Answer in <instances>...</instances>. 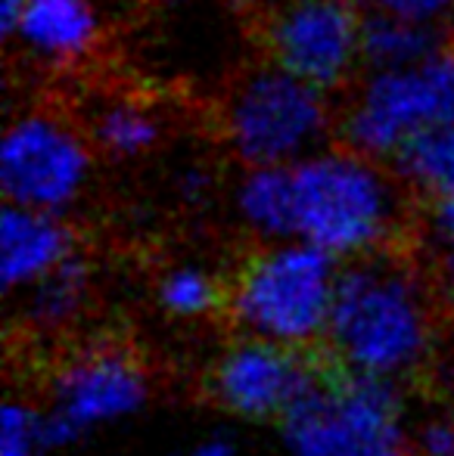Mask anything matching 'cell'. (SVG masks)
I'll return each mask as SVG.
<instances>
[{"label": "cell", "instance_id": "cell-1", "mask_svg": "<svg viewBox=\"0 0 454 456\" xmlns=\"http://www.w3.org/2000/svg\"><path fill=\"white\" fill-rule=\"evenodd\" d=\"M324 348L345 376L389 385L436 363V301L420 271L389 252L343 267Z\"/></svg>", "mask_w": 454, "mask_h": 456}, {"label": "cell", "instance_id": "cell-2", "mask_svg": "<svg viewBox=\"0 0 454 456\" xmlns=\"http://www.w3.org/2000/svg\"><path fill=\"white\" fill-rule=\"evenodd\" d=\"M293 240L327 252L336 261L386 255L405 227L399 181L380 159L351 146H324L290 165Z\"/></svg>", "mask_w": 454, "mask_h": 456}, {"label": "cell", "instance_id": "cell-3", "mask_svg": "<svg viewBox=\"0 0 454 456\" xmlns=\"http://www.w3.org/2000/svg\"><path fill=\"white\" fill-rule=\"evenodd\" d=\"M343 267L302 240L261 242L227 282V317L240 336L309 351L324 345Z\"/></svg>", "mask_w": 454, "mask_h": 456}, {"label": "cell", "instance_id": "cell-4", "mask_svg": "<svg viewBox=\"0 0 454 456\" xmlns=\"http://www.w3.org/2000/svg\"><path fill=\"white\" fill-rule=\"evenodd\" d=\"M153 376L144 357L119 338L75 342L50 363L37 403L50 451L128 422L146 407Z\"/></svg>", "mask_w": 454, "mask_h": 456}, {"label": "cell", "instance_id": "cell-5", "mask_svg": "<svg viewBox=\"0 0 454 456\" xmlns=\"http://www.w3.org/2000/svg\"><path fill=\"white\" fill-rule=\"evenodd\" d=\"M411 428L399 385L340 372L311 385L280 438L290 456H411Z\"/></svg>", "mask_w": 454, "mask_h": 456}, {"label": "cell", "instance_id": "cell-6", "mask_svg": "<svg viewBox=\"0 0 454 456\" xmlns=\"http://www.w3.org/2000/svg\"><path fill=\"white\" fill-rule=\"evenodd\" d=\"M330 127L334 109L327 91L274 62L243 75L221 112L227 150L246 168H290L324 150Z\"/></svg>", "mask_w": 454, "mask_h": 456}, {"label": "cell", "instance_id": "cell-7", "mask_svg": "<svg viewBox=\"0 0 454 456\" xmlns=\"http://www.w3.org/2000/svg\"><path fill=\"white\" fill-rule=\"evenodd\" d=\"M454 125V50L401 69H370L343 112L345 146L395 162L426 134Z\"/></svg>", "mask_w": 454, "mask_h": 456}, {"label": "cell", "instance_id": "cell-8", "mask_svg": "<svg viewBox=\"0 0 454 456\" xmlns=\"http://www.w3.org/2000/svg\"><path fill=\"white\" fill-rule=\"evenodd\" d=\"M91 137L50 109H31L0 140V186L6 205L62 215L91 181Z\"/></svg>", "mask_w": 454, "mask_h": 456}, {"label": "cell", "instance_id": "cell-9", "mask_svg": "<svg viewBox=\"0 0 454 456\" xmlns=\"http://www.w3.org/2000/svg\"><path fill=\"white\" fill-rule=\"evenodd\" d=\"M361 31L364 12L351 0H277L265 44L274 66L330 94L364 62Z\"/></svg>", "mask_w": 454, "mask_h": 456}, {"label": "cell", "instance_id": "cell-10", "mask_svg": "<svg viewBox=\"0 0 454 456\" xmlns=\"http://www.w3.org/2000/svg\"><path fill=\"white\" fill-rule=\"evenodd\" d=\"M318 379L305 351L240 336L212 357L206 395L234 419L284 422Z\"/></svg>", "mask_w": 454, "mask_h": 456}, {"label": "cell", "instance_id": "cell-11", "mask_svg": "<svg viewBox=\"0 0 454 456\" xmlns=\"http://www.w3.org/2000/svg\"><path fill=\"white\" fill-rule=\"evenodd\" d=\"M0 25L47 69L81 66L100 44V16L91 0H0Z\"/></svg>", "mask_w": 454, "mask_h": 456}, {"label": "cell", "instance_id": "cell-12", "mask_svg": "<svg viewBox=\"0 0 454 456\" xmlns=\"http://www.w3.org/2000/svg\"><path fill=\"white\" fill-rule=\"evenodd\" d=\"M75 233L62 215L6 205L0 215V280L25 292L75 258Z\"/></svg>", "mask_w": 454, "mask_h": 456}, {"label": "cell", "instance_id": "cell-13", "mask_svg": "<svg viewBox=\"0 0 454 456\" xmlns=\"http://www.w3.org/2000/svg\"><path fill=\"white\" fill-rule=\"evenodd\" d=\"M94 298L91 267L75 255L60 271L22 292V326L37 338H60L81 323Z\"/></svg>", "mask_w": 454, "mask_h": 456}, {"label": "cell", "instance_id": "cell-14", "mask_svg": "<svg viewBox=\"0 0 454 456\" xmlns=\"http://www.w3.org/2000/svg\"><path fill=\"white\" fill-rule=\"evenodd\" d=\"M240 224L261 242L293 240L290 168H246L234 190Z\"/></svg>", "mask_w": 454, "mask_h": 456}, {"label": "cell", "instance_id": "cell-15", "mask_svg": "<svg viewBox=\"0 0 454 456\" xmlns=\"http://www.w3.org/2000/svg\"><path fill=\"white\" fill-rule=\"evenodd\" d=\"M87 137L110 159H137L159 143L162 118L150 102L137 96H112L97 106Z\"/></svg>", "mask_w": 454, "mask_h": 456}, {"label": "cell", "instance_id": "cell-16", "mask_svg": "<svg viewBox=\"0 0 454 456\" xmlns=\"http://www.w3.org/2000/svg\"><path fill=\"white\" fill-rule=\"evenodd\" d=\"M445 50L436 25L401 16H364L361 56L370 69H401Z\"/></svg>", "mask_w": 454, "mask_h": 456}, {"label": "cell", "instance_id": "cell-17", "mask_svg": "<svg viewBox=\"0 0 454 456\" xmlns=\"http://www.w3.org/2000/svg\"><path fill=\"white\" fill-rule=\"evenodd\" d=\"M153 298L169 320L200 323L227 307V286L206 265L177 261L159 273Z\"/></svg>", "mask_w": 454, "mask_h": 456}, {"label": "cell", "instance_id": "cell-18", "mask_svg": "<svg viewBox=\"0 0 454 456\" xmlns=\"http://www.w3.org/2000/svg\"><path fill=\"white\" fill-rule=\"evenodd\" d=\"M399 177L433 202H454V125L426 134L395 159Z\"/></svg>", "mask_w": 454, "mask_h": 456}, {"label": "cell", "instance_id": "cell-19", "mask_svg": "<svg viewBox=\"0 0 454 456\" xmlns=\"http://www.w3.org/2000/svg\"><path fill=\"white\" fill-rule=\"evenodd\" d=\"M47 451L37 403L10 397L0 410V456H44Z\"/></svg>", "mask_w": 454, "mask_h": 456}, {"label": "cell", "instance_id": "cell-20", "mask_svg": "<svg viewBox=\"0 0 454 456\" xmlns=\"http://www.w3.org/2000/svg\"><path fill=\"white\" fill-rule=\"evenodd\" d=\"M411 456H454V407H433L414 416Z\"/></svg>", "mask_w": 454, "mask_h": 456}, {"label": "cell", "instance_id": "cell-21", "mask_svg": "<svg viewBox=\"0 0 454 456\" xmlns=\"http://www.w3.org/2000/svg\"><path fill=\"white\" fill-rule=\"evenodd\" d=\"M364 16H401L426 25H442L454 16V0H351Z\"/></svg>", "mask_w": 454, "mask_h": 456}, {"label": "cell", "instance_id": "cell-22", "mask_svg": "<svg viewBox=\"0 0 454 456\" xmlns=\"http://www.w3.org/2000/svg\"><path fill=\"white\" fill-rule=\"evenodd\" d=\"M426 246L439 273L454 289V202H433L426 217Z\"/></svg>", "mask_w": 454, "mask_h": 456}, {"label": "cell", "instance_id": "cell-23", "mask_svg": "<svg viewBox=\"0 0 454 456\" xmlns=\"http://www.w3.org/2000/svg\"><path fill=\"white\" fill-rule=\"evenodd\" d=\"M171 456H240V451H236V444L227 435H202L194 444H187L184 451Z\"/></svg>", "mask_w": 454, "mask_h": 456}, {"label": "cell", "instance_id": "cell-24", "mask_svg": "<svg viewBox=\"0 0 454 456\" xmlns=\"http://www.w3.org/2000/svg\"><path fill=\"white\" fill-rule=\"evenodd\" d=\"M442 382H445V391H449L451 401H454V351L442 361Z\"/></svg>", "mask_w": 454, "mask_h": 456}, {"label": "cell", "instance_id": "cell-25", "mask_svg": "<svg viewBox=\"0 0 454 456\" xmlns=\"http://www.w3.org/2000/svg\"><path fill=\"white\" fill-rule=\"evenodd\" d=\"M150 4H175V0H150Z\"/></svg>", "mask_w": 454, "mask_h": 456}]
</instances>
